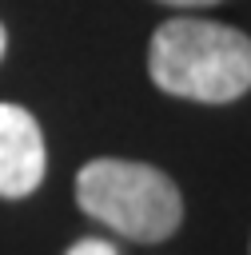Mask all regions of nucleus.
Here are the masks:
<instances>
[{
  "mask_svg": "<svg viewBox=\"0 0 251 255\" xmlns=\"http://www.w3.org/2000/svg\"><path fill=\"white\" fill-rule=\"evenodd\" d=\"M64 255H120V251H116L108 239H96V235H88V239H76V243H72Z\"/></svg>",
  "mask_w": 251,
  "mask_h": 255,
  "instance_id": "20e7f679",
  "label": "nucleus"
},
{
  "mask_svg": "<svg viewBox=\"0 0 251 255\" xmlns=\"http://www.w3.org/2000/svg\"><path fill=\"white\" fill-rule=\"evenodd\" d=\"M147 72L167 96L231 104L251 92V36L219 20L175 16L155 28L147 44Z\"/></svg>",
  "mask_w": 251,
  "mask_h": 255,
  "instance_id": "f257e3e1",
  "label": "nucleus"
},
{
  "mask_svg": "<svg viewBox=\"0 0 251 255\" xmlns=\"http://www.w3.org/2000/svg\"><path fill=\"white\" fill-rule=\"evenodd\" d=\"M44 171H48V151L36 116L20 104H0V195L4 199L32 195Z\"/></svg>",
  "mask_w": 251,
  "mask_h": 255,
  "instance_id": "7ed1b4c3",
  "label": "nucleus"
},
{
  "mask_svg": "<svg viewBox=\"0 0 251 255\" xmlns=\"http://www.w3.org/2000/svg\"><path fill=\"white\" fill-rule=\"evenodd\" d=\"M159 4H171V8H207V4H219V0H159Z\"/></svg>",
  "mask_w": 251,
  "mask_h": 255,
  "instance_id": "39448f33",
  "label": "nucleus"
},
{
  "mask_svg": "<svg viewBox=\"0 0 251 255\" xmlns=\"http://www.w3.org/2000/svg\"><path fill=\"white\" fill-rule=\"evenodd\" d=\"M76 203L135 243H163L179 231L183 199L171 175L139 159H92L76 175Z\"/></svg>",
  "mask_w": 251,
  "mask_h": 255,
  "instance_id": "f03ea898",
  "label": "nucleus"
},
{
  "mask_svg": "<svg viewBox=\"0 0 251 255\" xmlns=\"http://www.w3.org/2000/svg\"><path fill=\"white\" fill-rule=\"evenodd\" d=\"M4 48H8V36H4V24H0V56H4Z\"/></svg>",
  "mask_w": 251,
  "mask_h": 255,
  "instance_id": "423d86ee",
  "label": "nucleus"
}]
</instances>
